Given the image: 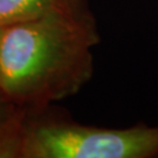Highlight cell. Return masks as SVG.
<instances>
[{
  "label": "cell",
  "instance_id": "1",
  "mask_svg": "<svg viewBox=\"0 0 158 158\" xmlns=\"http://www.w3.org/2000/svg\"><path fill=\"white\" fill-rule=\"evenodd\" d=\"M98 42L94 18L45 17L4 26L0 94L25 109L77 94L93 76V48Z\"/></svg>",
  "mask_w": 158,
  "mask_h": 158
},
{
  "label": "cell",
  "instance_id": "2",
  "mask_svg": "<svg viewBox=\"0 0 158 158\" xmlns=\"http://www.w3.org/2000/svg\"><path fill=\"white\" fill-rule=\"evenodd\" d=\"M49 107L26 109L20 158H150L158 155V125L123 129L85 125L52 113Z\"/></svg>",
  "mask_w": 158,
  "mask_h": 158
},
{
  "label": "cell",
  "instance_id": "3",
  "mask_svg": "<svg viewBox=\"0 0 158 158\" xmlns=\"http://www.w3.org/2000/svg\"><path fill=\"white\" fill-rule=\"evenodd\" d=\"M45 17L94 18L87 0H0V26Z\"/></svg>",
  "mask_w": 158,
  "mask_h": 158
},
{
  "label": "cell",
  "instance_id": "4",
  "mask_svg": "<svg viewBox=\"0 0 158 158\" xmlns=\"http://www.w3.org/2000/svg\"><path fill=\"white\" fill-rule=\"evenodd\" d=\"M14 107H15V106H13L10 102L6 101L5 98L1 96V94H0V122L5 118L6 116L8 115V113H10Z\"/></svg>",
  "mask_w": 158,
  "mask_h": 158
},
{
  "label": "cell",
  "instance_id": "5",
  "mask_svg": "<svg viewBox=\"0 0 158 158\" xmlns=\"http://www.w3.org/2000/svg\"><path fill=\"white\" fill-rule=\"evenodd\" d=\"M1 32H2V27L0 26V38H1Z\"/></svg>",
  "mask_w": 158,
  "mask_h": 158
}]
</instances>
